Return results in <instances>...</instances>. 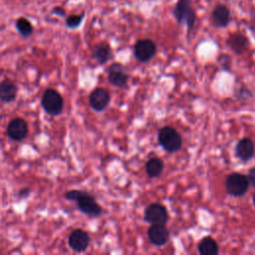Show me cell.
<instances>
[{"instance_id": "9", "label": "cell", "mask_w": 255, "mask_h": 255, "mask_svg": "<svg viewBox=\"0 0 255 255\" xmlns=\"http://www.w3.org/2000/svg\"><path fill=\"white\" fill-rule=\"evenodd\" d=\"M90 245V236L83 229L74 230L69 236V246L75 252L82 253L87 250Z\"/></svg>"}, {"instance_id": "7", "label": "cell", "mask_w": 255, "mask_h": 255, "mask_svg": "<svg viewBox=\"0 0 255 255\" xmlns=\"http://www.w3.org/2000/svg\"><path fill=\"white\" fill-rule=\"evenodd\" d=\"M168 213L164 205L151 203L144 209V220L150 224H165Z\"/></svg>"}, {"instance_id": "2", "label": "cell", "mask_w": 255, "mask_h": 255, "mask_svg": "<svg viewBox=\"0 0 255 255\" xmlns=\"http://www.w3.org/2000/svg\"><path fill=\"white\" fill-rule=\"evenodd\" d=\"M172 14L178 24H184L189 34L196 21V13L191 0H177L172 10Z\"/></svg>"}, {"instance_id": "24", "label": "cell", "mask_w": 255, "mask_h": 255, "mask_svg": "<svg viewBox=\"0 0 255 255\" xmlns=\"http://www.w3.org/2000/svg\"><path fill=\"white\" fill-rule=\"evenodd\" d=\"M54 13H56L60 16H64L65 15V10L62 9V8H56V9H54Z\"/></svg>"}, {"instance_id": "20", "label": "cell", "mask_w": 255, "mask_h": 255, "mask_svg": "<svg viewBox=\"0 0 255 255\" xmlns=\"http://www.w3.org/2000/svg\"><path fill=\"white\" fill-rule=\"evenodd\" d=\"M16 28L18 32L24 37H28L33 33V27L26 18H19L16 21Z\"/></svg>"}, {"instance_id": "25", "label": "cell", "mask_w": 255, "mask_h": 255, "mask_svg": "<svg viewBox=\"0 0 255 255\" xmlns=\"http://www.w3.org/2000/svg\"><path fill=\"white\" fill-rule=\"evenodd\" d=\"M29 193H30V189H22L20 191V196H25V195H27Z\"/></svg>"}, {"instance_id": "19", "label": "cell", "mask_w": 255, "mask_h": 255, "mask_svg": "<svg viewBox=\"0 0 255 255\" xmlns=\"http://www.w3.org/2000/svg\"><path fill=\"white\" fill-rule=\"evenodd\" d=\"M163 170V162L158 157H152L147 160L145 163V171L146 174L150 178L157 177Z\"/></svg>"}, {"instance_id": "6", "label": "cell", "mask_w": 255, "mask_h": 255, "mask_svg": "<svg viewBox=\"0 0 255 255\" xmlns=\"http://www.w3.org/2000/svg\"><path fill=\"white\" fill-rule=\"evenodd\" d=\"M156 53V45L150 39H140L133 47V54L137 61L141 63L151 60Z\"/></svg>"}, {"instance_id": "3", "label": "cell", "mask_w": 255, "mask_h": 255, "mask_svg": "<svg viewBox=\"0 0 255 255\" xmlns=\"http://www.w3.org/2000/svg\"><path fill=\"white\" fill-rule=\"evenodd\" d=\"M157 139L159 144L168 152H175L181 147L182 139L179 132L172 127L165 126L158 131Z\"/></svg>"}, {"instance_id": "22", "label": "cell", "mask_w": 255, "mask_h": 255, "mask_svg": "<svg viewBox=\"0 0 255 255\" xmlns=\"http://www.w3.org/2000/svg\"><path fill=\"white\" fill-rule=\"evenodd\" d=\"M218 63L224 68V69H229L230 67V63H231V60H230V57L228 55H220L218 57Z\"/></svg>"}, {"instance_id": "4", "label": "cell", "mask_w": 255, "mask_h": 255, "mask_svg": "<svg viewBox=\"0 0 255 255\" xmlns=\"http://www.w3.org/2000/svg\"><path fill=\"white\" fill-rule=\"evenodd\" d=\"M42 107L45 112L51 116L60 115L64 107L63 98L56 90L48 89L43 94Z\"/></svg>"}, {"instance_id": "1", "label": "cell", "mask_w": 255, "mask_h": 255, "mask_svg": "<svg viewBox=\"0 0 255 255\" xmlns=\"http://www.w3.org/2000/svg\"><path fill=\"white\" fill-rule=\"evenodd\" d=\"M64 196L68 200L75 201L80 211L90 217H98L102 213V208L96 201L95 197L86 191L73 189L66 192Z\"/></svg>"}, {"instance_id": "16", "label": "cell", "mask_w": 255, "mask_h": 255, "mask_svg": "<svg viewBox=\"0 0 255 255\" xmlns=\"http://www.w3.org/2000/svg\"><path fill=\"white\" fill-rule=\"evenodd\" d=\"M227 46L236 54H241L244 52L246 47L248 46V39L246 36L235 33L231 34L226 40Z\"/></svg>"}, {"instance_id": "27", "label": "cell", "mask_w": 255, "mask_h": 255, "mask_svg": "<svg viewBox=\"0 0 255 255\" xmlns=\"http://www.w3.org/2000/svg\"><path fill=\"white\" fill-rule=\"evenodd\" d=\"M253 203H254V205H255V193H254V195H253Z\"/></svg>"}, {"instance_id": "15", "label": "cell", "mask_w": 255, "mask_h": 255, "mask_svg": "<svg viewBox=\"0 0 255 255\" xmlns=\"http://www.w3.org/2000/svg\"><path fill=\"white\" fill-rule=\"evenodd\" d=\"M17 86L9 79L0 83V100L4 103H10L16 99Z\"/></svg>"}, {"instance_id": "23", "label": "cell", "mask_w": 255, "mask_h": 255, "mask_svg": "<svg viewBox=\"0 0 255 255\" xmlns=\"http://www.w3.org/2000/svg\"><path fill=\"white\" fill-rule=\"evenodd\" d=\"M249 181V184H251L252 186L255 187V167H252L251 169H249L248 174L246 175Z\"/></svg>"}, {"instance_id": "21", "label": "cell", "mask_w": 255, "mask_h": 255, "mask_svg": "<svg viewBox=\"0 0 255 255\" xmlns=\"http://www.w3.org/2000/svg\"><path fill=\"white\" fill-rule=\"evenodd\" d=\"M85 14L82 13L81 15H72V16H69L66 20V25L69 27V28H77L80 26V24L82 23L83 21V18H84Z\"/></svg>"}, {"instance_id": "14", "label": "cell", "mask_w": 255, "mask_h": 255, "mask_svg": "<svg viewBox=\"0 0 255 255\" xmlns=\"http://www.w3.org/2000/svg\"><path fill=\"white\" fill-rule=\"evenodd\" d=\"M254 150L255 147L253 141L250 138L244 137L237 142L235 147V154L240 160L246 162L253 157Z\"/></svg>"}, {"instance_id": "12", "label": "cell", "mask_w": 255, "mask_h": 255, "mask_svg": "<svg viewBox=\"0 0 255 255\" xmlns=\"http://www.w3.org/2000/svg\"><path fill=\"white\" fill-rule=\"evenodd\" d=\"M110 100H111V96L109 92L103 88L95 89L89 97V102L91 107L97 112L104 111L110 104Z\"/></svg>"}, {"instance_id": "26", "label": "cell", "mask_w": 255, "mask_h": 255, "mask_svg": "<svg viewBox=\"0 0 255 255\" xmlns=\"http://www.w3.org/2000/svg\"><path fill=\"white\" fill-rule=\"evenodd\" d=\"M251 29L253 30V31H255V17H253L252 18V20H251Z\"/></svg>"}, {"instance_id": "8", "label": "cell", "mask_w": 255, "mask_h": 255, "mask_svg": "<svg viewBox=\"0 0 255 255\" xmlns=\"http://www.w3.org/2000/svg\"><path fill=\"white\" fill-rule=\"evenodd\" d=\"M128 74L120 63H114L108 68V79L113 86L124 88L128 81Z\"/></svg>"}, {"instance_id": "18", "label": "cell", "mask_w": 255, "mask_h": 255, "mask_svg": "<svg viewBox=\"0 0 255 255\" xmlns=\"http://www.w3.org/2000/svg\"><path fill=\"white\" fill-rule=\"evenodd\" d=\"M218 251L217 242L210 236L204 237L198 244V252L201 255H216Z\"/></svg>"}, {"instance_id": "5", "label": "cell", "mask_w": 255, "mask_h": 255, "mask_svg": "<svg viewBox=\"0 0 255 255\" xmlns=\"http://www.w3.org/2000/svg\"><path fill=\"white\" fill-rule=\"evenodd\" d=\"M249 181L246 175L239 172L230 173L225 180V187L228 194L233 196H242L249 187Z\"/></svg>"}, {"instance_id": "10", "label": "cell", "mask_w": 255, "mask_h": 255, "mask_svg": "<svg viewBox=\"0 0 255 255\" xmlns=\"http://www.w3.org/2000/svg\"><path fill=\"white\" fill-rule=\"evenodd\" d=\"M7 134L14 140H22L28 134V125L21 118L13 119L7 126Z\"/></svg>"}, {"instance_id": "13", "label": "cell", "mask_w": 255, "mask_h": 255, "mask_svg": "<svg viewBox=\"0 0 255 255\" xmlns=\"http://www.w3.org/2000/svg\"><path fill=\"white\" fill-rule=\"evenodd\" d=\"M147 237L153 245L162 246L169 239V231L164 224H151L147 230Z\"/></svg>"}, {"instance_id": "17", "label": "cell", "mask_w": 255, "mask_h": 255, "mask_svg": "<svg viewBox=\"0 0 255 255\" xmlns=\"http://www.w3.org/2000/svg\"><path fill=\"white\" fill-rule=\"evenodd\" d=\"M112 57V49L109 44H98L93 51V58L101 65L106 64Z\"/></svg>"}, {"instance_id": "11", "label": "cell", "mask_w": 255, "mask_h": 255, "mask_svg": "<svg viewBox=\"0 0 255 255\" xmlns=\"http://www.w3.org/2000/svg\"><path fill=\"white\" fill-rule=\"evenodd\" d=\"M210 19L213 26L218 28H224L228 26L231 21L230 9L224 4H217L211 12Z\"/></svg>"}]
</instances>
